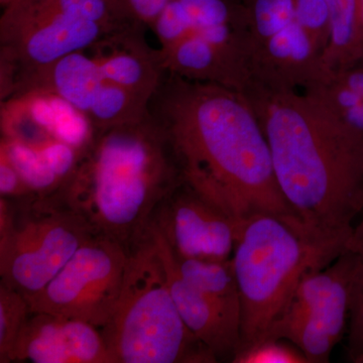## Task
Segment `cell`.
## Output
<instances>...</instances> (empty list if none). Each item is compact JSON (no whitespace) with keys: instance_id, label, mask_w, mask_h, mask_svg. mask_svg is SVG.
Wrapping results in <instances>:
<instances>
[{"instance_id":"8fae6325","label":"cell","mask_w":363,"mask_h":363,"mask_svg":"<svg viewBox=\"0 0 363 363\" xmlns=\"http://www.w3.org/2000/svg\"><path fill=\"white\" fill-rule=\"evenodd\" d=\"M13 362L112 363L101 331L88 322L32 312L13 351Z\"/></svg>"},{"instance_id":"6da1fadb","label":"cell","mask_w":363,"mask_h":363,"mask_svg":"<svg viewBox=\"0 0 363 363\" xmlns=\"http://www.w3.org/2000/svg\"><path fill=\"white\" fill-rule=\"evenodd\" d=\"M182 180L240 224L259 213L294 214L277 181L269 143L240 91L166 72L149 104Z\"/></svg>"},{"instance_id":"44dd1931","label":"cell","mask_w":363,"mask_h":363,"mask_svg":"<svg viewBox=\"0 0 363 363\" xmlns=\"http://www.w3.org/2000/svg\"><path fill=\"white\" fill-rule=\"evenodd\" d=\"M247 11L255 49L296 21L294 0H252Z\"/></svg>"},{"instance_id":"7a4b0ae2","label":"cell","mask_w":363,"mask_h":363,"mask_svg":"<svg viewBox=\"0 0 363 363\" xmlns=\"http://www.w3.org/2000/svg\"><path fill=\"white\" fill-rule=\"evenodd\" d=\"M284 197L302 220L325 233L351 235L363 212V130L318 90L248 86Z\"/></svg>"},{"instance_id":"3957f363","label":"cell","mask_w":363,"mask_h":363,"mask_svg":"<svg viewBox=\"0 0 363 363\" xmlns=\"http://www.w3.org/2000/svg\"><path fill=\"white\" fill-rule=\"evenodd\" d=\"M182 181L168 135L149 112L95 133L58 191L95 234L130 252L160 203Z\"/></svg>"},{"instance_id":"f546056e","label":"cell","mask_w":363,"mask_h":363,"mask_svg":"<svg viewBox=\"0 0 363 363\" xmlns=\"http://www.w3.org/2000/svg\"><path fill=\"white\" fill-rule=\"evenodd\" d=\"M355 66L363 67V54H362V58H360L359 61H358V63Z\"/></svg>"},{"instance_id":"ac0fdd59","label":"cell","mask_w":363,"mask_h":363,"mask_svg":"<svg viewBox=\"0 0 363 363\" xmlns=\"http://www.w3.org/2000/svg\"><path fill=\"white\" fill-rule=\"evenodd\" d=\"M0 152L6 155L33 194H52L63 185L40 150L1 138Z\"/></svg>"},{"instance_id":"e0dca14e","label":"cell","mask_w":363,"mask_h":363,"mask_svg":"<svg viewBox=\"0 0 363 363\" xmlns=\"http://www.w3.org/2000/svg\"><path fill=\"white\" fill-rule=\"evenodd\" d=\"M150 99L123 86L104 80L96 99L86 114L96 133L140 121L149 113Z\"/></svg>"},{"instance_id":"9c48e42d","label":"cell","mask_w":363,"mask_h":363,"mask_svg":"<svg viewBox=\"0 0 363 363\" xmlns=\"http://www.w3.org/2000/svg\"><path fill=\"white\" fill-rule=\"evenodd\" d=\"M150 224L181 259H231L240 224L182 181L160 203Z\"/></svg>"},{"instance_id":"ffe728a7","label":"cell","mask_w":363,"mask_h":363,"mask_svg":"<svg viewBox=\"0 0 363 363\" xmlns=\"http://www.w3.org/2000/svg\"><path fill=\"white\" fill-rule=\"evenodd\" d=\"M30 313L28 300L0 281V363L13 362L16 341Z\"/></svg>"},{"instance_id":"cb8c5ba5","label":"cell","mask_w":363,"mask_h":363,"mask_svg":"<svg viewBox=\"0 0 363 363\" xmlns=\"http://www.w3.org/2000/svg\"><path fill=\"white\" fill-rule=\"evenodd\" d=\"M0 195L18 198L33 194L13 166L6 154L0 152Z\"/></svg>"},{"instance_id":"d6986e66","label":"cell","mask_w":363,"mask_h":363,"mask_svg":"<svg viewBox=\"0 0 363 363\" xmlns=\"http://www.w3.org/2000/svg\"><path fill=\"white\" fill-rule=\"evenodd\" d=\"M318 91L343 118L363 130V67L335 73L330 82Z\"/></svg>"},{"instance_id":"d4e9b609","label":"cell","mask_w":363,"mask_h":363,"mask_svg":"<svg viewBox=\"0 0 363 363\" xmlns=\"http://www.w3.org/2000/svg\"><path fill=\"white\" fill-rule=\"evenodd\" d=\"M121 1L136 21L150 28L171 0H121Z\"/></svg>"},{"instance_id":"5b68a950","label":"cell","mask_w":363,"mask_h":363,"mask_svg":"<svg viewBox=\"0 0 363 363\" xmlns=\"http://www.w3.org/2000/svg\"><path fill=\"white\" fill-rule=\"evenodd\" d=\"M100 331L112 363L218 362L182 318L149 229L130 250L121 298Z\"/></svg>"},{"instance_id":"603a6c76","label":"cell","mask_w":363,"mask_h":363,"mask_svg":"<svg viewBox=\"0 0 363 363\" xmlns=\"http://www.w3.org/2000/svg\"><path fill=\"white\" fill-rule=\"evenodd\" d=\"M284 339H266L236 353L233 363H308L302 351Z\"/></svg>"},{"instance_id":"7402d4cb","label":"cell","mask_w":363,"mask_h":363,"mask_svg":"<svg viewBox=\"0 0 363 363\" xmlns=\"http://www.w3.org/2000/svg\"><path fill=\"white\" fill-rule=\"evenodd\" d=\"M357 255L350 285L347 357L350 362L363 363V255Z\"/></svg>"},{"instance_id":"277c9868","label":"cell","mask_w":363,"mask_h":363,"mask_svg":"<svg viewBox=\"0 0 363 363\" xmlns=\"http://www.w3.org/2000/svg\"><path fill=\"white\" fill-rule=\"evenodd\" d=\"M350 236L325 233L294 214L259 213L241 222L231 257L241 303L238 352L267 338L301 281L330 266Z\"/></svg>"},{"instance_id":"ba28073f","label":"cell","mask_w":363,"mask_h":363,"mask_svg":"<svg viewBox=\"0 0 363 363\" xmlns=\"http://www.w3.org/2000/svg\"><path fill=\"white\" fill-rule=\"evenodd\" d=\"M357 260V253L346 248L330 266L308 274L266 339L294 344L308 363L329 362L350 318V285Z\"/></svg>"},{"instance_id":"52a82bcc","label":"cell","mask_w":363,"mask_h":363,"mask_svg":"<svg viewBox=\"0 0 363 363\" xmlns=\"http://www.w3.org/2000/svg\"><path fill=\"white\" fill-rule=\"evenodd\" d=\"M130 252L95 234L83 243L54 279L28 298L32 312H47L88 322L101 329L123 292Z\"/></svg>"},{"instance_id":"5bb4252c","label":"cell","mask_w":363,"mask_h":363,"mask_svg":"<svg viewBox=\"0 0 363 363\" xmlns=\"http://www.w3.org/2000/svg\"><path fill=\"white\" fill-rule=\"evenodd\" d=\"M104 82L94 59L85 51L76 52L26 77L11 97L28 92L52 93L86 116Z\"/></svg>"},{"instance_id":"7c38bea8","label":"cell","mask_w":363,"mask_h":363,"mask_svg":"<svg viewBox=\"0 0 363 363\" xmlns=\"http://www.w3.org/2000/svg\"><path fill=\"white\" fill-rule=\"evenodd\" d=\"M166 269L174 302L190 330L209 348L217 362L230 359L240 343V326L233 321L209 296L182 276L173 252L152 224L147 226Z\"/></svg>"},{"instance_id":"f1b7e54d","label":"cell","mask_w":363,"mask_h":363,"mask_svg":"<svg viewBox=\"0 0 363 363\" xmlns=\"http://www.w3.org/2000/svg\"><path fill=\"white\" fill-rule=\"evenodd\" d=\"M240 1L242 2L243 6L247 9V7L250 6V4H252V0H240Z\"/></svg>"},{"instance_id":"30bf717a","label":"cell","mask_w":363,"mask_h":363,"mask_svg":"<svg viewBox=\"0 0 363 363\" xmlns=\"http://www.w3.org/2000/svg\"><path fill=\"white\" fill-rule=\"evenodd\" d=\"M334 75L325 65L323 52L295 21L255 48L250 85L312 91L330 82Z\"/></svg>"},{"instance_id":"2e32d148","label":"cell","mask_w":363,"mask_h":363,"mask_svg":"<svg viewBox=\"0 0 363 363\" xmlns=\"http://www.w3.org/2000/svg\"><path fill=\"white\" fill-rule=\"evenodd\" d=\"M330 14L331 37L323 55L333 73L352 68L362 55L358 37L355 0H325Z\"/></svg>"},{"instance_id":"4316f807","label":"cell","mask_w":363,"mask_h":363,"mask_svg":"<svg viewBox=\"0 0 363 363\" xmlns=\"http://www.w3.org/2000/svg\"><path fill=\"white\" fill-rule=\"evenodd\" d=\"M355 6H357L358 37H359L360 45H362L363 54V0H355Z\"/></svg>"},{"instance_id":"83f0119b","label":"cell","mask_w":363,"mask_h":363,"mask_svg":"<svg viewBox=\"0 0 363 363\" xmlns=\"http://www.w3.org/2000/svg\"><path fill=\"white\" fill-rule=\"evenodd\" d=\"M14 0H0V4H1L2 9H6L11 2H13Z\"/></svg>"},{"instance_id":"484cf974","label":"cell","mask_w":363,"mask_h":363,"mask_svg":"<svg viewBox=\"0 0 363 363\" xmlns=\"http://www.w3.org/2000/svg\"><path fill=\"white\" fill-rule=\"evenodd\" d=\"M346 248L351 252L358 253V255H363V212L359 223L353 227V231Z\"/></svg>"},{"instance_id":"8992f818","label":"cell","mask_w":363,"mask_h":363,"mask_svg":"<svg viewBox=\"0 0 363 363\" xmlns=\"http://www.w3.org/2000/svg\"><path fill=\"white\" fill-rule=\"evenodd\" d=\"M94 231L60 195L0 198V281L28 300Z\"/></svg>"},{"instance_id":"9a60e30c","label":"cell","mask_w":363,"mask_h":363,"mask_svg":"<svg viewBox=\"0 0 363 363\" xmlns=\"http://www.w3.org/2000/svg\"><path fill=\"white\" fill-rule=\"evenodd\" d=\"M4 13L9 16L58 13L94 21L111 32L140 23L121 0H14Z\"/></svg>"},{"instance_id":"4fadbf2b","label":"cell","mask_w":363,"mask_h":363,"mask_svg":"<svg viewBox=\"0 0 363 363\" xmlns=\"http://www.w3.org/2000/svg\"><path fill=\"white\" fill-rule=\"evenodd\" d=\"M147 28L142 23H135L114 30L88 50L104 80L150 100L167 71L160 50L154 49L145 39Z\"/></svg>"}]
</instances>
